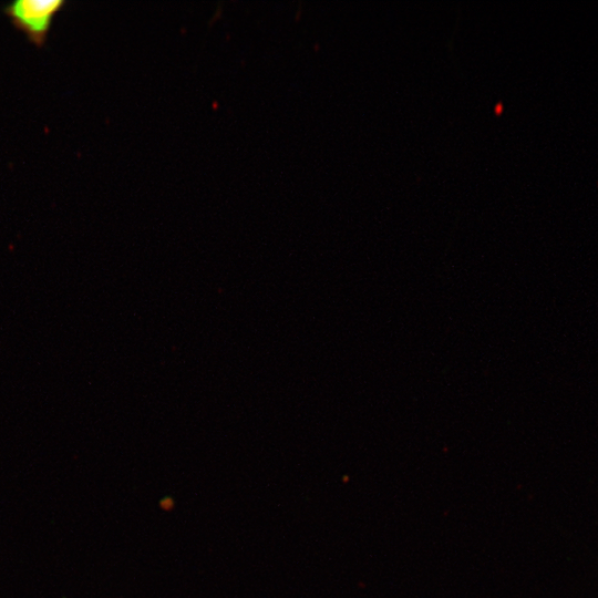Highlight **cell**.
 <instances>
[{"instance_id": "1", "label": "cell", "mask_w": 598, "mask_h": 598, "mask_svg": "<svg viewBox=\"0 0 598 598\" xmlns=\"http://www.w3.org/2000/svg\"><path fill=\"white\" fill-rule=\"evenodd\" d=\"M60 0H21L4 8L13 25L24 32L29 40L41 47L45 40L54 16L63 8Z\"/></svg>"}]
</instances>
